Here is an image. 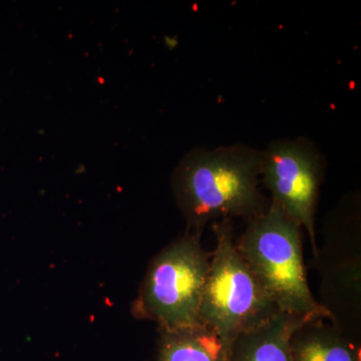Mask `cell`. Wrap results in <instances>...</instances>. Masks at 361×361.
I'll return each instance as SVG.
<instances>
[{"mask_svg":"<svg viewBox=\"0 0 361 361\" xmlns=\"http://www.w3.org/2000/svg\"><path fill=\"white\" fill-rule=\"evenodd\" d=\"M262 151L233 145L196 149L180 160L172 190L188 231L202 234L211 221L255 217L267 208L261 191Z\"/></svg>","mask_w":361,"mask_h":361,"instance_id":"6da1fadb","label":"cell"},{"mask_svg":"<svg viewBox=\"0 0 361 361\" xmlns=\"http://www.w3.org/2000/svg\"><path fill=\"white\" fill-rule=\"evenodd\" d=\"M302 228L274 202L247 220L237 250L279 312L327 318L313 296L304 266Z\"/></svg>","mask_w":361,"mask_h":361,"instance_id":"7a4b0ae2","label":"cell"},{"mask_svg":"<svg viewBox=\"0 0 361 361\" xmlns=\"http://www.w3.org/2000/svg\"><path fill=\"white\" fill-rule=\"evenodd\" d=\"M201 235L187 231L151 261L133 305L137 317L165 330L201 324L202 296L211 260L202 247Z\"/></svg>","mask_w":361,"mask_h":361,"instance_id":"3957f363","label":"cell"},{"mask_svg":"<svg viewBox=\"0 0 361 361\" xmlns=\"http://www.w3.org/2000/svg\"><path fill=\"white\" fill-rule=\"evenodd\" d=\"M215 250L200 307V323L231 348L239 334L279 312L258 280L240 256L235 244L232 220L214 224Z\"/></svg>","mask_w":361,"mask_h":361,"instance_id":"277c9868","label":"cell"},{"mask_svg":"<svg viewBox=\"0 0 361 361\" xmlns=\"http://www.w3.org/2000/svg\"><path fill=\"white\" fill-rule=\"evenodd\" d=\"M320 274V307L330 322L360 341L361 231L357 204L341 206L324 227L315 256Z\"/></svg>","mask_w":361,"mask_h":361,"instance_id":"5b68a950","label":"cell"},{"mask_svg":"<svg viewBox=\"0 0 361 361\" xmlns=\"http://www.w3.org/2000/svg\"><path fill=\"white\" fill-rule=\"evenodd\" d=\"M324 176V160L314 145L303 139L276 140L262 151L261 183L289 217L307 232L317 254L315 214Z\"/></svg>","mask_w":361,"mask_h":361,"instance_id":"8992f818","label":"cell"},{"mask_svg":"<svg viewBox=\"0 0 361 361\" xmlns=\"http://www.w3.org/2000/svg\"><path fill=\"white\" fill-rule=\"evenodd\" d=\"M291 361H361L360 341L327 318L305 320L290 338Z\"/></svg>","mask_w":361,"mask_h":361,"instance_id":"52a82bcc","label":"cell"},{"mask_svg":"<svg viewBox=\"0 0 361 361\" xmlns=\"http://www.w3.org/2000/svg\"><path fill=\"white\" fill-rule=\"evenodd\" d=\"M304 322L288 313H275L237 336L230 348L229 361H291V336Z\"/></svg>","mask_w":361,"mask_h":361,"instance_id":"ba28073f","label":"cell"},{"mask_svg":"<svg viewBox=\"0 0 361 361\" xmlns=\"http://www.w3.org/2000/svg\"><path fill=\"white\" fill-rule=\"evenodd\" d=\"M229 357L224 342L205 325L160 329L156 361H229Z\"/></svg>","mask_w":361,"mask_h":361,"instance_id":"9c48e42d","label":"cell"}]
</instances>
